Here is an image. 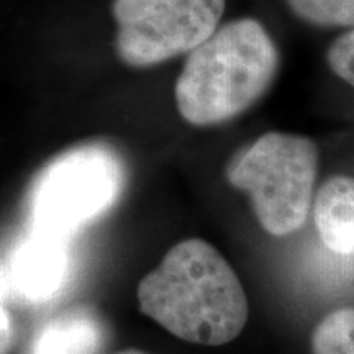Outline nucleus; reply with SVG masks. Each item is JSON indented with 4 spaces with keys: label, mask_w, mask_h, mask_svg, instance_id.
Wrapping results in <instances>:
<instances>
[{
    "label": "nucleus",
    "mask_w": 354,
    "mask_h": 354,
    "mask_svg": "<svg viewBox=\"0 0 354 354\" xmlns=\"http://www.w3.org/2000/svg\"><path fill=\"white\" fill-rule=\"evenodd\" d=\"M141 312L179 339L221 346L245 330L250 302L232 264L216 248L189 238L167 251L138 284Z\"/></svg>",
    "instance_id": "nucleus-1"
},
{
    "label": "nucleus",
    "mask_w": 354,
    "mask_h": 354,
    "mask_svg": "<svg viewBox=\"0 0 354 354\" xmlns=\"http://www.w3.org/2000/svg\"><path fill=\"white\" fill-rule=\"evenodd\" d=\"M279 63L276 43L261 21H228L189 53L174 88L180 117L194 127L233 120L268 92Z\"/></svg>",
    "instance_id": "nucleus-2"
},
{
    "label": "nucleus",
    "mask_w": 354,
    "mask_h": 354,
    "mask_svg": "<svg viewBox=\"0 0 354 354\" xmlns=\"http://www.w3.org/2000/svg\"><path fill=\"white\" fill-rule=\"evenodd\" d=\"M317 174V145L281 131L264 133L225 171L230 185L248 194L259 225L272 236H287L304 227Z\"/></svg>",
    "instance_id": "nucleus-3"
},
{
    "label": "nucleus",
    "mask_w": 354,
    "mask_h": 354,
    "mask_svg": "<svg viewBox=\"0 0 354 354\" xmlns=\"http://www.w3.org/2000/svg\"><path fill=\"white\" fill-rule=\"evenodd\" d=\"M123 166L105 145H82L53 159L28 192L32 227L69 238L117 202Z\"/></svg>",
    "instance_id": "nucleus-4"
},
{
    "label": "nucleus",
    "mask_w": 354,
    "mask_h": 354,
    "mask_svg": "<svg viewBox=\"0 0 354 354\" xmlns=\"http://www.w3.org/2000/svg\"><path fill=\"white\" fill-rule=\"evenodd\" d=\"M117 53L148 68L190 53L218 26L225 0H113Z\"/></svg>",
    "instance_id": "nucleus-5"
},
{
    "label": "nucleus",
    "mask_w": 354,
    "mask_h": 354,
    "mask_svg": "<svg viewBox=\"0 0 354 354\" xmlns=\"http://www.w3.org/2000/svg\"><path fill=\"white\" fill-rule=\"evenodd\" d=\"M69 274L68 238L30 228L8 259L13 290L28 302H46L64 286Z\"/></svg>",
    "instance_id": "nucleus-6"
},
{
    "label": "nucleus",
    "mask_w": 354,
    "mask_h": 354,
    "mask_svg": "<svg viewBox=\"0 0 354 354\" xmlns=\"http://www.w3.org/2000/svg\"><path fill=\"white\" fill-rule=\"evenodd\" d=\"M315 227L333 253L354 254V177L325 180L315 197Z\"/></svg>",
    "instance_id": "nucleus-7"
},
{
    "label": "nucleus",
    "mask_w": 354,
    "mask_h": 354,
    "mask_svg": "<svg viewBox=\"0 0 354 354\" xmlns=\"http://www.w3.org/2000/svg\"><path fill=\"white\" fill-rule=\"evenodd\" d=\"M104 342L100 322L87 310H69L44 323L30 354H97Z\"/></svg>",
    "instance_id": "nucleus-8"
},
{
    "label": "nucleus",
    "mask_w": 354,
    "mask_h": 354,
    "mask_svg": "<svg viewBox=\"0 0 354 354\" xmlns=\"http://www.w3.org/2000/svg\"><path fill=\"white\" fill-rule=\"evenodd\" d=\"M312 354H354V308L331 312L312 335Z\"/></svg>",
    "instance_id": "nucleus-9"
},
{
    "label": "nucleus",
    "mask_w": 354,
    "mask_h": 354,
    "mask_svg": "<svg viewBox=\"0 0 354 354\" xmlns=\"http://www.w3.org/2000/svg\"><path fill=\"white\" fill-rule=\"evenodd\" d=\"M300 19L318 26L354 28V0H286Z\"/></svg>",
    "instance_id": "nucleus-10"
},
{
    "label": "nucleus",
    "mask_w": 354,
    "mask_h": 354,
    "mask_svg": "<svg viewBox=\"0 0 354 354\" xmlns=\"http://www.w3.org/2000/svg\"><path fill=\"white\" fill-rule=\"evenodd\" d=\"M326 59L336 76L354 87V28L331 43Z\"/></svg>",
    "instance_id": "nucleus-11"
},
{
    "label": "nucleus",
    "mask_w": 354,
    "mask_h": 354,
    "mask_svg": "<svg viewBox=\"0 0 354 354\" xmlns=\"http://www.w3.org/2000/svg\"><path fill=\"white\" fill-rule=\"evenodd\" d=\"M13 342V323L7 308V284L0 276V354H7Z\"/></svg>",
    "instance_id": "nucleus-12"
},
{
    "label": "nucleus",
    "mask_w": 354,
    "mask_h": 354,
    "mask_svg": "<svg viewBox=\"0 0 354 354\" xmlns=\"http://www.w3.org/2000/svg\"><path fill=\"white\" fill-rule=\"evenodd\" d=\"M117 354H148V353L140 351V349H125V351H120V353H117Z\"/></svg>",
    "instance_id": "nucleus-13"
}]
</instances>
